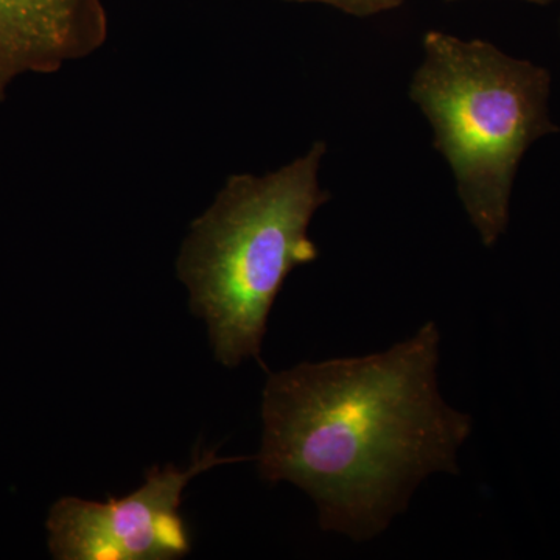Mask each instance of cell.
Returning a JSON list of instances; mask_svg holds the SVG:
<instances>
[{
	"label": "cell",
	"mask_w": 560,
	"mask_h": 560,
	"mask_svg": "<svg viewBox=\"0 0 560 560\" xmlns=\"http://www.w3.org/2000/svg\"><path fill=\"white\" fill-rule=\"evenodd\" d=\"M246 459L197 453L187 470L151 467L142 488L124 499L58 500L47 518L51 556L60 560L184 558L190 551L189 528L179 514L184 489L202 471Z\"/></svg>",
	"instance_id": "277c9868"
},
{
	"label": "cell",
	"mask_w": 560,
	"mask_h": 560,
	"mask_svg": "<svg viewBox=\"0 0 560 560\" xmlns=\"http://www.w3.org/2000/svg\"><path fill=\"white\" fill-rule=\"evenodd\" d=\"M423 61L411 101L422 109L482 245L493 246L510 221L512 186L526 150L558 132L548 113L551 75L482 39L444 32L423 36Z\"/></svg>",
	"instance_id": "3957f363"
},
{
	"label": "cell",
	"mask_w": 560,
	"mask_h": 560,
	"mask_svg": "<svg viewBox=\"0 0 560 560\" xmlns=\"http://www.w3.org/2000/svg\"><path fill=\"white\" fill-rule=\"evenodd\" d=\"M285 2L326 3L357 18L375 16L385 11L397 9L405 0H285Z\"/></svg>",
	"instance_id": "8992f818"
},
{
	"label": "cell",
	"mask_w": 560,
	"mask_h": 560,
	"mask_svg": "<svg viewBox=\"0 0 560 560\" xmlns=\"http://www.w3.org/2000/svg\"><path fill=\"white\" fill-rule=\"evenodd\" d=\"M440 345L430 320L385 352L272 374L261 400V480L307 492L323 530L381 536L429 475L459 474L474 422L442 399Z\"/></svg>",
	"instance_id": "6da1fadb"
},
{
	"label": "cell",
	"mask_w": 560,
	"mask_h": 560,
	"mask_svg": "<svg viewBox=\"0 0 560 560\" xmlns=\"http://www.w3.org/2000/svg\"><path fill=\"white\" fill-rule=\"evenodd\" d=\"M326 142L264 176L232 175L190 224L178 276L195 316L208 324L215 359L228 368L254 357L272 304L294 268L318 259L308 226L330 194L319 184Z\"/></svg>",
	"instance_id": "7a4b0ae2"
},
{
	"label": "cell",
	"mask_w": 560,
	"mask_h": 560,
	"mask_svg": "<svg viewBox=\"0 0 560 560\" xmlns=\"http://www.w3.org/2000/svg\"><path fill=\"white\" fill-rule=\"evenodd\" d=\"M108 31L102 0H0V102L22 77L90 57Z\"/></svg>",
	"instance_id": "5b68a950"
},
{
	"label": "cell",
	"mask_w": 560,
	"mask_h": 560,
	"mask_svg": "<svg viewBox=\"0 0 560 560\" xmlns=\"http://www.w3.org/2000/svg\"><path fill=\"white\" fill-rule=\"evenodd\" d=\"M448 2H455V0H448ZM528 2L540 3V5H547V3L556 2V0H528Z\"/></svg>",
	"instance_id": "52a82bcc"
}]
</instances>
